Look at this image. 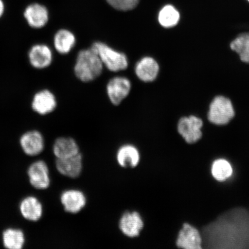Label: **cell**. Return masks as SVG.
<instances>
[{
    "mask_svg": "<svg viewBox=\"0 0 249 249\" xmlns=\"http://www.w3.org/2000/svg\"><path fill=\"white\" fill-rule=\"evenodd\" d=\"M247 1L248 2V3L249 4V0H247Z\"/></svg>",
    "mask_w": 249,
    "mask_h": 249,
    "instance_id": "27",
    "label": "cell"
},
{
    "mask_svg": "<svg viewBox=\"0 0 249 249\" xmlns=\"http://www.w3.org/2000/svg\"><path fill=\"white\" fill-rule=\"evenodd\" d=\"M176 245L177 249H202L200 230L189 223H183L177 235Z\"/></svg>",
    "mask_w": 249,
    "mask_h": 249,
    "instance_id": "9",
    "label": "cell"
},
{
    "mask_svg": "<svg viewBox=\"0 0 249 249\" xmlns=\"http://www.w3.org/2000/svg\"><path fill=\"white\" fill-rule=\"evenodd\" d=\"M211 171L213 178L219 182L226 181L231 177L233 173L231 163L223 158L217 159L213 161Z\"/></svg>",
    "mask_w": 249,
    "mask_h": 249,
    "instance_id": "23",
    "label": "cell"
},
{
    "mask_svg": "<svg viewBox=\"0 0 249 249\" xmlns=\"http://www.w3.org/2000/svg\"><path fill=\"white\" fill-rule=\"evenodd\" d=\"M131 89V83L124 77H115L109 81L107 92L109 99L114 105H120L127 97Z\"/></svg>",
    "mask_w": 249,
    "mask_h": 249,
    "instance_id": "11",
    "label": "cell"
},
{
    "mask_svg": "<svg viewBox=\"0 0 249 249\" xmlns=\"http://www.w3.org/2000/svg\"><path fill=\"white\" fill-rule=\"evenodd\" d=\"M180 15L175 6L166 4L161 8L158 14V21L164 28H172L179 23Z\"/></svg>",
    "mask_w": 249,
    "mask_h": 249,
    "instance_id": "22",
    "label": "cell"
},
{
    "mask_svg": "<svg viewBox=\"0 0 249 249\" xmlns=\"http://www.w3.org/2000/svg\"><path fill=\"white\" fill-rule=\"evenodd\" d=\"M230 46L239 55L242 61L249 63V33L241 34L233 40Z\"/></svg>",
    "mask_w": 249,
    "mask_h": 249,
    "instance_id": "24",
    "label": "cell"
},
{
    "mask_svg": "<svg viewBox=\"0 0 249 249\" xmlns=\"http://www.w3.org/2000/svg\"><path fill=\"white\" fill-rule=\"evenodd\" d=\"M118 164L121 167L133 169L138 166L141 155L139 149L132 144H124L118 149L116 155Z\"/></svg>",
    "mask_w": 249,
    "mask_h": 249,
    "instance_id": "19",
    "label": "cell"
},
{
    "mask_svg": "<svg viewBox=\"0 0 249 249\" xmlns=\"http://www.w3.org/2000/svg\"><path fill=\"white\" fill-rule=\"evenodd\" d=\"M202 249H249V209L231 208L200 230Z\"/></svg>",
    "mask_w": 249,
    "mask_h": 249,
    "instance_id": "1",
    "label": "cell"
},
{
    "mask_svg": "<svg viewBox=\"0 0 249 249\" xmlns=\"http://www.w3.org/2000/svg\"><path fill=\"white\" fill-rule=\"evenodd\" d=\"M103 67L100 58L91 48L83 50L78 54L74 73L82 82H89L101 75Z\"/></svg>",
    "mask_w": 249,
    "mask_h": 249,
    "instance_id": "2",
    "label": "cell"
},
{
    "mask_svg": "<svg viewBox=\"0 0 249 249\" xmlns=\"http://www.w3.org/2000/svg\"><path fill=\"white\" fill-rule=\"evenodd\" d=\"M1 242L5 249H23L27 244L26 233L20 227L8 226L2 230Z\"/></svg>",
    "mask_w": 249,
    "mask_h": 249,
    "instance_id": "12",
    "label": "cell"
},
{
    "mask_svg": "<svg viewBox=\"0 0 249 249\" xmlns=\"http://www.w3.org/2000/svg\"><path fill=\"white\" fill-rule=\"evenodd\" d=\"M76 43L74 34L67 30H59L54 38V45L59 53L65 54L70 52Z\"/></svg>",
    "mask_w": 249,
    "mask_h": 249,
    "instance_id": "21",
    "label": "cell"
},
{
    "mask_svg": "<svg viewBox=\"0 0 249 249\" xmlns=\"http://www.w3.org/2000/svg\"><path fill=\"white\" fill-rule=\"evenodd\" d=\"M235 116L231 101L225 96H218L211 102L208 120L214 125L225 126L231 122Z\"/></svg>",
    "mask_w": 249,
    "mask_h": 249,
    "instance_id": "3",
    "label": "cell"
},
{
    "mask_svg": "<svg viewBox=\"0 0 249 249\" xmlns=\"http://www.w3.org/2000/svg\"><path fill=\"white\" fill-rule=\"evenodd\" d=\"M18 210L20 217L29 222H38L43 214L42 202L33 195H27L21 198L18 202Z\"/></svg>",
    "mask_w": 249,
    "mask_h": 249,
    "instance_id": "8",
    "label": "cell"
},
{
    "mask_svg": "<svg viewBox=\"0 0 249 249\" xmlns=\"http://www.w3.org/2000/svg\"><path fill=\"white\" fill-rule=\"evenodd\" d=\"M204 123L200 117L196 116L183 117L177 123V132L189 144H195L202 137Z\"/></svg>",
    "mask_w": 249,
    "mask_h": 249,
    "instance_id": "6",
    "label": "cell"
},
{
    "mask_svg": "<svg viewBox=\"0 0 249 249\" xmlns=\"http://www.w3.org/2000/svg\"><path fill=\"white\" fill-rule=\"evenodd\" d=\"M4 12V3L2 1V0H0V18L2 17Z\"/></svg>",
    "mask_w": 249,
    "mask_h": 249,
    "instance_id": "26",
    "label": "cell"
},
{
    "mask_svg": "<svg viewBox=\"0 0 249 249\" xmlns=\"http://www.w3.org/2000/svg\"><path fill=\"white\" fill-rule=\"evenodd\" d=\"M24 17L31 27L41 29L46 26L49 20L47 9L38 4H31L24 11Z\"/></svg>",
    "mask_w": 249,
    "mask_h": 249,
    "instance_id": "17",
    "label": "cell"
},
{
    "mask_svg": "<svg viewBox=\"0 0 249 249\" xmlns=\"http://www.w3.org/2000/svg\"><path fill=\"white\" fill-rule=\"evenodd\" d=\"M53 152L57 159L67 158L80 153L77 143L71 138H59L53 145Z\"/></svg>",
    "mask_w": 249,
    "mask_h": 249,
    "instance_id": "20",
    "label": "cell"
},
{
    "mask_svg": "<svg viewBox=\"0 0 249 249\" xmlns=\"http://www.w3.org/2000/svg\"><path fill=\"white\" fill-rule=\"evenodd\" d=\"M28 183L39 191L48 189L51 184L50 170L45 160H37L31 163L26 171Z\"/></svg>",
    "mask_w": 249,
    "mask_h": 249,
    "instance_id": "5",
    "label": "cell"
},
{
    "mask_svg": "<svg viewBox=\"0 0 249 249\" xmlns=\"http://www.w3.org/2000/svg\"><path fill=\"white\" fill-rule=\"evenodd\" d=\"M91 49L98 55L103 65L109 71H123L128 66V61L125 54L115 51L104 43L95 42Z\"/></svg>",
    "mask_w": 249,
    "mask_h": 249,
    "instance_id": "4",
    "label": "cell"
},
{
    "mask_svg": "<svg viewBox=\"0 0 249 249\" xmlns=\"http://www.w3.org/2000/svg\"><path fill=\"white\" fill-rule=\"evenodd\" d=\"M57 106L56 99L52 92L44 89L34 95L32 102L33 110L42 116L48 114L54 110Z\"/></svg>",
    "mask_w": 249,
    "mask_h": 249,
    "instance_id": "15",
    "label": "cell"
},
{
    "mask_svg": "<svg viewBox=\"0 0 249 249\" xmlns=\"http://www.w3.org/2000/svg\"><path fill=\"white\" fill-rule=\"evenodd\" d=\"M30 63L36 69H44L51 64L52 52L48 46L43 44L34 45L29 53Z\"/></svg>",
    "mask_w": 249,
    "mask_h": 249,
    "instance_id": "16",
    "label": "cell"
},
{
    "mask_svg": "<svg viewBox=\"0 0 249 249\" xmlns=\"http://www.w3.org/2000/svg\"><path fill=\"white\" fill-rule=\"evenodd\" d=\"M160 66L153 58L145 57L140 60L135 67V73L140 80L144 82H153L158 76Z\"/></svg>",
    "mask_w": 249,
    "mask_h": 249,
    "instance_id": "18",
    "label": "cell"
},
{
    "mask_svg": "<svg viewBox=\"0 0 249 249\" xmlns=\"http://www.w3.org/2000/svg\"><path fill=\"white\" fill-rule=\"evenodd\" d=\"M18 145L25 156L30 158L36 157L44 151V137L38 130H27L20 136Z\"/></svg>",
    "mask_w": 249,
    "mask_h": 249,
    "instance_id": "7",
    "label": "cell"
},
{
    "mask_svg": "<svg viewBox=\"0 0 249 249\" xmlns=\"http://www.w3.org/2000/svg\"><path fill=\"white\" fill-rule=\"evenodd\" d=\"M144 227V221L138 212H126L121 216L119 228L121 232L127 237H138Z\"/></svg>",
    "mask_w": 249,
    "mask_h": 249,
    "instance_id": "10",
    "label": "cell"
},
{
    "mask_svg": "<svg viewBox=\"0 0 249 249\" xmlns=\"http://www.w3.org/2000/svg\"><path fill=\"white\" fill-rule=\"evenodd\" d=\"M60 201L65 211L71 214L80 213L87 204L85 194L76 189L64 191L61 195Z\"/></svg>",
    "mask_w": 249,
    "mask_h": 249,
    "instance_id": "13",
    "label": "cell"
},
{
    "mask_svg": "<svg viewBox=\"0 0 249 249\" xmlns=\"http://www.w3.org/2000/svg\"><path fill=\"white\" fill-rule=\"evenodd\" d=\"M56 169L61 175L71 178H76L80 176L83 170V157L82 154L73 157L57 159L55 161Z\"/></svg>",
    "mask_w": 249,
    "mask_h": 249,
    "instance_id": "14",
    "label": "cell"
},
{
    "mask_svg": "<svg viewBox=\"0 0 249 249\" xmlns=\"http://www.w3.org/2000/svg\"><path fill=\"white\" fill-rule=\"evenodd\" d=\"M112 7L122 11L132 10L139 4L140 0H107Z\"/></svg>",
    "mask_w": 249,
    "mask_h": 249,
    "instance_id": "25",
    "label": "cell"
}]
</instances>
